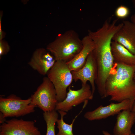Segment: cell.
I'll return each instance as SVG.
<instances>
[{
    "label": "cell",
    "mask_w": 135,
    "mask_h": 135,
    "mask_svg": "<svg viewBox=\"0 0 135 135\" xmlns=\"http://www.w3.org/2000/svg\"><path fill=\"white\" fill-rule=\"evenodd\" d=\"M65 99L58 102L55 110L67 112L75 106L86 100H92L93 98L90 86L87 84H82V88L79 90H72L70 87Z\"/></svg>",
    "instance_id": "cell-7"
},
{
    "label": "cell",
    "mask_w": 135,
    "mask_h": 135,
    "mask_svg": "<svg viewBox=\"0 0 135 135\" xmlns=\"http://www.w3.org/2000/svg\"><path fill=\"white\" fill-rule=\"evenodd\" d=\"M102 132L104 135H113L110 134L108 132L104 130L102 131Z\"/></svg>",
    "instance_id": "cell-22"
},
{
    "label": "cell",
    "mask_w": 135,
    "mask_h": 135,
    "mask_svg": "<svg viewBox=\"0 0 135 135\" xmlns=\"http://www.w3.org/2000/svg\"><path fill=\"white\" fill-rule=\"evenodd\" d=\"M133 103L128 99L118 103L111 102L108 106L101 105L93 111L87 112L84 116L85 118L90 121L105 119L118 114L122 110H131Z\"/></svg>",
    "instance_id": "cell-8"
},
{
    "label": "cell",
    "mask_w": 135,
    "mask_h": 135,
    "mask_svg": "<svg viewBox=\"0 0 135 135\" xmlns=\"http://www.w3.org/2000/svg\"><path fill=\"white\" fill-rule=\"evenodd\" d=\"M0 123L1 124L4 122L6 120V118L4 117L2 114L0 112Z\"/></svg>",
    "instance_id": "cell-19"
},
{
    "label": "cell",
    "mask_w": 135,
    "mask_h": 135,
    "mask_svg": "<svg viewBox=\"0 0 135 135\" xmlns=\"http://www.w3.org/2000/svg\"><path fill=\"white\" fill-rule=\"evenodd\" d=\"M134 3H135V2H134Z\"/></svg>",
    "instance_id": "cell-25"
},
{
    "label": "cell",
    "mask_w": 135,
    "mask_h": 135,
    "mask_svg": "<svg viewBox=\"0 0 135 135\" xmlns=\"http://www.w3.org/2000/svg\"><path fill=\"white\" fill-rule=\"evenodd\" d=\"M30 98L22 100L12 94L6 97H0V111L4 118L24 116L34 112L36 106L30 104Z\"/></svg>",
    "instance_id": "cell-5"
},
{
    "label": "cell",
    "mask_w": 135,
    "mask_h": 135,
    "mask_svg": "<svg viewBox=\"0 0 135 135\" xmlns=\"http://www.w3.org/2000/svg\"><path fill=\"white\" fill-rule=\"evenodd\" d=\"M111 49L114 64L135 65V55L122 45L112 41L111 44Z\"/></svg>",
    "instance_id": "cell-14"
},
{
    "label": "cell",
    "mask_w": 135,
    "mask_h": 135,
    "mask_svg": "<svg viewBox=\"0 0 135 135\" xmlns=\"http://www.w3.org/2000/svg\"><path fill=\"white\" fill-rule=\"evenodd\" d=\"M56 62L53 56L46 49L40 48L34 51L28 64L40 74L45 76L47 75Z\"/></svg>",
    "instance_id": "cell-10"
},
{
    "label": "cell",
    "mask_w": 135,
    "mask_h": 135,
    "mask_svg": "<svg viewBox=\"0 0 135 135\" xmlns=\"http://www.w3.org/2000/svg\"><path fill=\"white\" fill-rule=\"evenodd\" d=\"M82 40L83 46L82 49L73 59L67 62L71 72L78 70L84 66L88 57L95 48L94 42L88 35Z\"/></svg>",
    "instance_id": "cell-13"
},
{
    "label": "cell",
    "mask_w": 135,
    "mask_h": 135,
    "mask_svg": "<svg viewBox=\"0 0 135 135\" xmlns=\"http://www.w3.org/2000/svg\"><path fill=\"white\" fill-rule=\"evenodd\" d=\"M55 110L44 112L43 116L46 125V135H55V125L58 115Z\"/></svg>",
    "instance_id": "cell-16"
},
{
    "label": "cell",
    "mask_w": 135,
    "mask_h": 135,
    "mask_svg": "<svg viewBox=\"0 0 135 135\" xmlns=\"http://www.w3.org/2000/svg\"><path fill=\"white\" fill-rule=\"evenodd\" d=\"M10 46L7 42L3 40H0V58L10 51Z\"/></svg>",
    "instance_id": "cell-18"
},
{
    "label": "cell",
    "mask_w": 135,
    "mask_h": 135,
    "mask_svg": "<svg viewBox=\"0 0 135 135\" xmlns=\"http://www.w3.org/2000/svg\"><path fill=\"white\" fill-rule=\"evenodd\" d=\"M130 20L131 22L135 24V14L131 16Z\"/></svg>",
    "instance_id": "cell-20"
},
{
    "label": "cell",
    "mask_w": 135,
    "mask_h": 135,
    "mask_svg": "<svg viewBox=\"0 0 135 135\" xmlns=\"http://www.w3.org/2000/svg\"><path fill=\"white\" fill-rule=\"evenodd\" d=\"M130 14V10L127 6L121 5L118 6L116 9L115 14L118 18L124 19L127 18Z\"/></svg>",
    "instance_id": "cell-17"
},
{
    "label": "cell",
    "mask_w": 135,
    "mask_h": 135,
    "mask_svg": "<svg viewBox=\"0 0 135 135\" xmlns=\"http://www.w3.org/2000/svg\"><path fill=\"white\" fill-rule=\"evenodd\" d=\"M30 98V104L38 107L44 112L55 110L58 102L54 86L47 76L43 78L42 82Z\"/></svg>",
    "instance_id": "cell-4"
},
{
    "label": "cell",
    "mask_w": 135,
    "mask_h": 135,
    "mask_svg": "<svg viewBox=\"0 0 135 135\" xmlns=\"http://www.w3.org/2000/svg\"><path fill=\"white\" fill-rule=\"evenodd\" d=\"M122 28L114 35L112 40L118 42L135 55V24L124 20Z\"/></svg>",
    "instance_id": "cell-11"
},
{
    "label": "cell",
    "mask_w": 135,
    "mask_h": 135,
    "mask_svg": "<svg viewBox=\"0 0 135 135\" xmlns=\"http://www.w3.org/2000/svg\"><path fill=\"white\" fill-rule=\"evenodd\" d=\"M135 122V112L130 109L122 110L118 114L113 129L114 135H130Z\"/></svg>",
    "instance_id": "cell-12"
},
{
    "label": "cell",
    "mask_w": 135,
    "mask_h": 135,
    "mask_svg": "<svg viewBox=\"0 0 135 135\" xmlns=\"http://www.w3.org/2000/svg\"><path fill=\"white\" fill-rule=\"evenodd\" d=\"M82 40L74 30H70L58 34L46 49L56 61L68 62L73 59L82 49Z\"/></svg>",
    "instance_id": "cell-2"
},
{
    "label": "cell",
    "mask_w": 135,
    "mask_h": 135,
    "mask_svg": "<svg viewBox=\"0 0 135 135\" xmlns=\"http://www.w3.org/2000/svg\"><path fill=\"white\" fill-rule=\"evenodd\" d=\"M131 110L132 111L135 112V100L133 102Z\"/></svg>",
    "instance_id": "cell-21"
},
{
    "label": "cell",
    "mask_w": 135,
    "mask_h": 135,
    "mask_svg": "<svg viewBox=\"0 0 135 135\" xmlns=\"http://www.w3.org/2000/svg\"><path fill=\"white\" fill-rule=\"evenodd\" d=\"M130 135H135V134L132 133Z\"/></svg>",
    "instance_id": "cell-24"
},
{
    "label": "cell",
    "mask_w": 135,
    "mask_h": 135,
    "mask_svg": "<svg viewBox=\"0 0 135 135\" xmlns=\"http://www.w3.org/2000/svg\"><path fill=\"white\" fill-rule=\"evenodd\" d=\"M71 72L74 82L80 80L83 84H87L88 81L90 82L94 96L95 90V81L98 75V69L93 51L88 56L84 65L82 68Z\"/></svg>",
    "instance_id": "cell-9"
},
{
    "label": "cell",
    "mask_w": 135,
    "mask_h": 135,
    "mask_svg": "<svg viewBox=\"0 0 135 135\" xmlns=\"http://www.w3.org/2000/svg\"><path fill=\"white\" fill-rule=\"evenodd\" d=\"M134 79L135 80V70L134 75Z\"/></svg>",
    "instance_id": "cell-23"
},
{
    "label": "cell",
    "mask_w": 135,
    "mask_h": 135,
    "mask_svg": "<svg viewBox=\"0 0 135 135\" xmlns=\"http://www.w3.org/2000/svg\"><path fill=\"white\" fill-rule=\"evenodd\" d=\"M33 121L12 118L0 126V135H41Z\"/></svg>",
    "instance_id": "cell-6"
},
{
    "label": "cell",
    "mask_w": 135,
    "mask_h": 135,
    "mask_svg": "<svg viewBox=\"0 0 135 135\" xmlns=\"http://www.w3.org/2000/svg\"><path fill=\"white\" fill-rule=\"evenodd\" d=\"M85 107L84 106L81 111L76 116L70 124L66 123L64 120V117L67 114L66 112L58 110L60 115L61 118L60 119H58L56 122L57 124V127L58 129V132L56 135H74L72 132V127L74 121Z\"/></svg>",
    "instance_id": "cell-15"
},
{
    "label": "cell",
    "mask_w": 135,
    "mask_h": 135,
    "mask_svg": "<svg viewBox=\"0 0 135 135\" xmlns=\"http://www.w3.org/2000/svg\"><path fill=\"white\" fill-rule=\"evenodd\" d=\"M47 75L54 86L58 102H62L67 96V88L73 80L71 71L67 62L56 61Z\"/></svg>",
    "instance_id": "cell-3"
},
{
    "label": "cell",
    "mask_w": 135,
    "mask_h": 135,
    "mask_svg": "<svg viewBox=\"0 0 135 135\" xmlns=\"http://www.w3.org/2000/svg\"><path fill=\"white\" fill-rule=\"evenodd\" d=\"M135 65L114 63L105 84V98L110 97V101L118 102L135 100Z\"/></svg>",
    "instance_id": "cell-1"
}]
</instances>
